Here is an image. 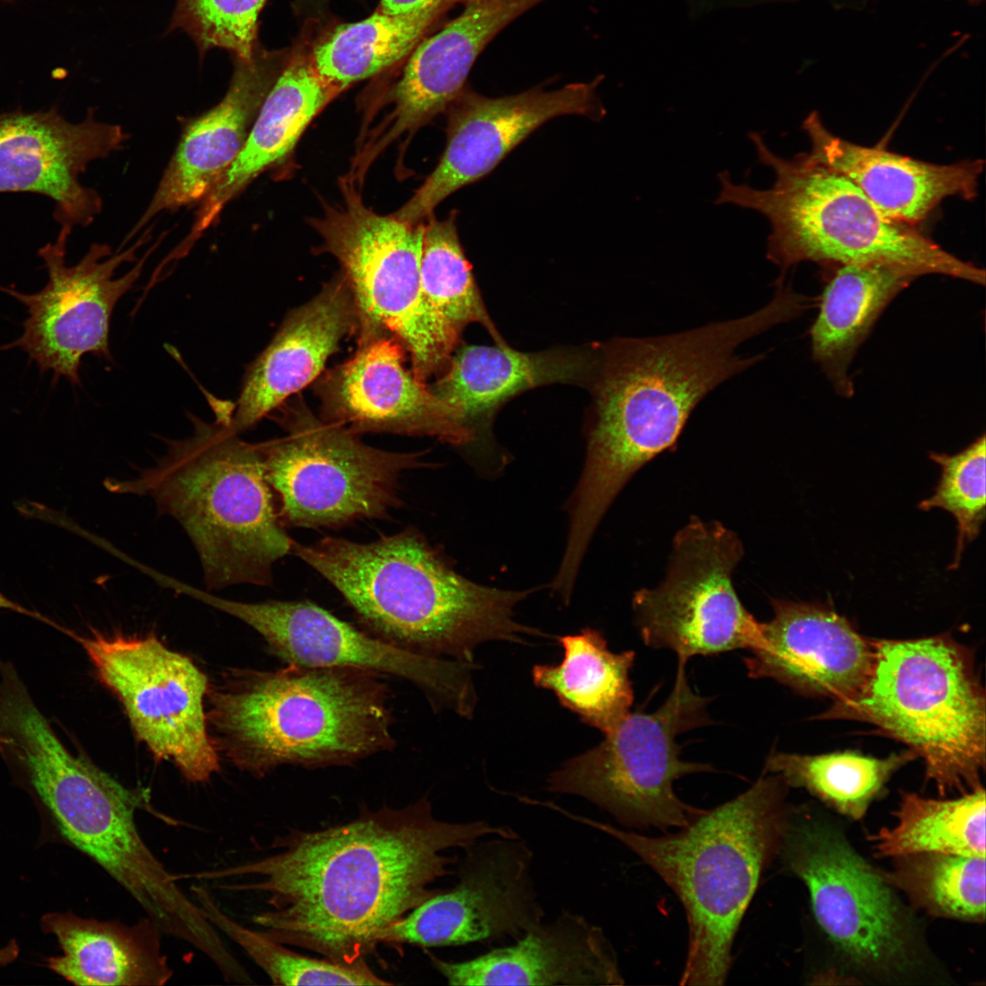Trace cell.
Listing matches in <instances>:
<instances>
[{
	"mask_svg": "<svg viewBox=\"0 0 986 986\" xmlns=\"http://www.w3.org/2000/svg\"><path fill=\"white\" fill-rule=\"evenodd\" d=\"M358 343L351 359L315 385L322 419L355 435H428L455 446L475 438V431L405 368V350L393 336Z\"/></svg>",
	"mask_w": 986,
	"mask_h": 986,
	"instance_id": "20",
	"label": "cell"
},
{
	"mask_svg": "<svg viewBox=\"0 0 986 986\" xmlns=\"http://www.w3.org/2000/svg\"><path fill=\"white\" fill-rule=\"evenodd\" d=\"M312 1H319L320 2V1H323V0H312Z\"/></svg>",
	"mask_w": 986,
	"mask_h": 986,
	"instance_id": "44",
	"label": "cell"
},
{
	"mask_svg": "<svg viewBox=\"0 0 986 986\" xmlns=\"http://www.w3.org/2000/svg\"><path fill=\"white\" fill-rule=\"evenodd\" d=\"M41 923L62 950L47 966L74 985L161 986L173 976L162 950L163 932L148 917L128 925L49 913Z\"/></svg>",
	"mask_w": 986,
	"mask_h": 986,
	"instance_id": "30",
	"label": "cell"
},
{
	"mask_svg": "<svg viewBox=\"0 0 986 986\" xmlns=\"http://www.w3.org/2000/svg\"><path fill=\"white\" fill-rule=\"evenodd\" d=\"M291 552L342 595L371 635L404 650L474 664L487 641L541 635L515 620L535 589L503 590L458 574L414 528L360 543L327 536Z\"/></svg>",
	"mask_w": 986,
	"mask_h": 986,
	"instance_id": "3",
	"label": "cell"
},
{
	"mask_svg": "<svg viewBox=\"0 0 986 986\" xmlns=\"http://www.w3.org/2000/svg\"><path fill=\"white\" fill-rule=\"evenodd\" d=\"M341 199L310 220L319 249L341 267L358 312L359 341L393 336L423 382L439 374L460 335L432 309L421 286L423 222L410 225L368 207L358 184L340 180Z\"/></svg>",
	"mask_w": 986,
	"mask_h": 986,
	"instance_id": "10",
	"label": "cell"
},
{
	"mask_svg": "<svg viewBox=\"0 0 986 986\" xmlns=\"http://www.w3.org/2000/svg\"><path fill=\"white\" fill-rule=\"evenodd\" d=\"M466 851L458 883L388 925L378 944L441 947L517 940L542 922L530 876L532 853L524 842L498 836Z\"/></svg>",
	"mask_w": 986,
	"mask_h": 986,
	"instance_id": "18",
	"label": "cell"
},
{
	"mask_svg": "<svg viewBox=\"0 0 986 986\" xmlns=\"http://www.w3.org/2000/svg\"><path fill=\"white\" fill-rule=\"evenodd\" d=\"M918 278L884 264L839 266L820 298L811 329L812 353L838 394L850 397L851 362L874 324L906 287Z\"/></svg>",
	"mask_w": 986,
	"mask_h": 986,
	"instance_id": "31",
	"label": "cell"
},
{
	"mask_svg": "<svg viewBox=\"0 0 986 986\" xmlns=\"http://www.w3.org/2000/svg\"><path fill=\"white\" fill-rule=\"evenodd\" d=\"M290 51L231 56L233 72L223 99L184 127L148 207L125 240L161 213L202 203L243 150L254 121Z\"/></svg>",
	"mask_w": 986,
	"mask_h": 986,
	"instance_id": "24",
	"label": "cell"
},
{
	"mask_svg": "<svg viewBox=\"0 0 986 986\" xmlns=\"http://www.w3.org/2000/svg\"><path fill=\"white\" fill-rule=\"evenodd\" d=\"M71 230L61 227L56 241L38 251L48 273L43 289L28 295L0 286L1 291L22 302L28 312L22 335L1 349L19 347L42 372L52 371L54 381L65 376L79 384L85 354L110 360L113 309L141 276L152 249L120 278L114 277L116 270L123 262L136 260V251L148 241V234L116 253L108 245L93 244L79 263L68 267L66 247Z\"/></svg>",
	"mask_w": 986,
	"mask_h": 986,
	"instance_id": "17",
	"label": "cell"
},
{
	"mask_svg": "<svg viewBox=\"0 0 986 986\" xmlns=\"http://www.w3.org/2000/svg\"><path fill=\"white\" fill-rule=\"evenodd\" d=\"M771 605L761 644L745 658L749 676L833 702L855 697L870 674L874 640L825 603L771 599Z\"/></svg>",
	"mask_w": 986,
	"mask_h": 986,
	"instance_id": "23",
	"label": "cell"
},
{
	"mask_svg": "<svg viewBox=\"0 0 986 986\" xmlns=\"http://www.w3.org/2000/svg\"><path fill=\"white\" fill-rule=\"evenodd\" d=\"M383 677L295 665L234 671L208 690L211 738L219 754L255 777L282 765L351 766L395 747Z\"/></svg>",
	"mask_w": 986,
	"mask_h": 986,
	"instance_id": "4",
	"label": "cell"
},
{
	"mask_svg": "<svg viewBox=\"0 0 986 986\" xmlns=\"http://www.w3.org/2000/svg\"><path fill=\"white\" fill-rule=\"evenodd\" d=\"M358 329L351 288L340 273L307 303L288 313L267 348L250 364L231 426L241 433L281 406L323 371L341 341Z\"/></svg>",
	"mask_w": 986,
	"mask_h": 986,
	"instance_id": "25",
	"label": "cell"
},
{
	"mask_svg": "<svg viewBox=\"0 0 986 986\" xmlns=\"http://www.w3.org/2000/svg\"><path fill=\"white\" fill-rule=\"evenodd\" d=\"M465 0H381L378 9L393 15L433 14L442 16L452 5Z\"/></svg>",
	"mask_w": 986,
	"mask_h": 986,
	"instance_id": "41",
	"label": "cell"
},
{
	"mask_svg": "<svg viewBox=\"0 0 986 986\" xmlns=\"http://www.w3.org/2000/svg\"><path fill=\"white\" fill-rule=\"evenodd\" d=\"M686 659L678 658L675 684L652 713L629 712L594 748L567 761L548 778V791L585 798L623 826L667 831L683 828L704 809L683 802L677 779L713 771L680 757L677 737L708 723V699L689 686Z\"/></svg>",
	"mask_w": 986,
	"mask_h": 986,
	"instance_id": "11",
	"label": "cell"
},
{
	"mask_svg": "<svg viewBox=\"0 0 986 986\" xmlns=\"http://www.w3.org/2000/svg\"><path fill=\"white\" fill-rule=\"evenodd\" d=\"M0 748L26 771L61 834L98 864L156 923L185 907L188 896L142 838L139 810L162 816L147 790L130 788L71 753L21 680L0 686Z\"/></svg>",
	"mask_w": 986,
	"mask_h": 986,
	"instance_id": "8",
	"label": "cell"
},
{
	"mask_svg": "<svg viewBox=\"0 0 986 986\" xmlns=\"http://www.w3.org/2000/svg\"><path fill=\"white\" fill-rule=\"evenodd\" d=\"M191 595L253 628L270 653L287 665L354 667L400 677L417 687L434 710L473 715L477 697L470 671L475 664L404 650L309 601L246 603L199 588Z\"/></svg>",
	"mask_w": 986,
	"mask_h": 986,
	"instance_id": "16",
	"label": "cell"
},
{
	"mask_svg": "<svg viewBox=\"0 0 986 986\" xmlns=\"http://www.w3.org/2000/svg\"><path fill=\"white\" fill-rule=\"evenodd\" d=\"M896 859L885 878L915 906L935 917L984 921V856L920 853Z\"/></svg>",
	"mask_w": 986,
	"mask_h": 986,
	"instance_id": "37",
	"label": "cell"
},
{
	"mask_svg": "<svg viewBox=\"0 0 986 986\" xmlns=\"http://www.w3.org/2000/svg\"><path fill=\"white\" fill-rule=\"evenodd\" d=\"M456 215L452 211L446 218L437 219L433 214L423 222L422 290L432 309L457 334L470 323H479L496 344H507L480 296L458 237Z\"/></svg>",
	"mask_w": 986,
	"mask_h": 986,
	"instance_id": "36",
	"label": "cell"
},
{
	"mask_svg": "<svg viewBox=\"0 0 986 986\" xmlns=\"http://www.w3.org/2000/svg\"><path fill=\"white\" fill-rule=\"evenodd\" d=\"M125 133L89 110L80 122L56 109L0 114V193H33L51 199L61 226H86L101 211L98 193L79 182L89 163L119 150Z\"/></svg>",
	"mask_w": 986,
	"mask_h": 986,
	"instance_id": "22",
	"label": "cell"
},
{
	"mask_svg": "<svg viewBox=\"0 0 986 986\" xmlns=\"http://www.w3.org/2000/svg\"><path fill=\"white\" fill-rule=\"evenodd\" d=\"M787 788L778 775L762 774L734 799L660 836L559 812L618 840L662 878L681 902L688 926L679 984L720 986L743 917L779 855L791 813Z\"/></svg>",
	"mask_w": 986,
	"mask_h": 986,
	"instance_id": "5",
	"label": "cell"
},
{
	"mask_svg": "<svg viewBox=\"0 0 986 986\" xmlns=\"http://www.w3.org/2000/svg\"><path fill=\"white\" fill-rule=\"evenodd\" d=\"M874 645L861 690L817 719L869 723L903 742L940 795L982 788L986 700L971 651L949 635Z\"/></svg>",
	"mask_w": 986,
	"mask_h": 986,
	"instance_id": "9",
	"label": "cell"
},
{
	"mask_svg": "<svg viewBox=\"0 0 986 986\" xmlns=\"http://www.w3.org/2000/svg\"><path fill=\"white\" fill-rule=\"evenodd\" d=\"M559 641L564 649L562 661L534 666L535 686L551 690L582 722L603 734L611 731L633 704L629 674L635 652L610 651L601 633L589 628Z\"/></svg>",
	"mask_w": 986,
	"mask_h": 986,
	"instance_id": "32",
	"label": "cell"
},
{
	"mask_svg": "<svg viewBox=\"0 0 986 986\" xmlns=\"http://www.w3.org/2000/svg\"><path fill=\"white\" fill-rule=\"evenodd\" d=\"M545 0H465L462 12L410 53L382 103L380 121L362 132L359 148L372 162L393 142L446 112L466 88L487 45L509 24Z\"/></svg>",
	"mask_w": 986,
	"mask_h": 986,
	"instance_id": "21",
	"label": "cell"
},
{
	"mask_svg": "<svg viewBox=\"0 0 986 986\" xmlns=\"http://www.w3.org/2000/svg\"><path fill=\"white\" fill-rule=\"evenodd\" d=\"M490 835L518 834L484 821L439 820L425 796L403 808L364 809L325 829L292 830L275 839V854L186 876H249L216 887L266 894L270 908L252 917L264 935L351 964L374 951L383 928L439 892L430 884L452 874L456 861L446 850H467Z\"/></svg>",
	"mask_w": 986,
	"mask_h": 986,
	"instance_id": "1",
	"label": "cell"
},
{
	"mask_svg": "<svg viewBox=\"0 0 986 986\" xmlns=\"http://www.w3.org/2000/svg\"><path fill=\"white\" fill-rule=\"evenodd\" d=\"M985 806L983 787L944 800L904 792L895 825L870 839L881 857L920 853L985 857Z\"/></svg>",
	"mask_w": 986,
	"mask_h": 986,
	"instance_id": "34",
	"label": "cell"
},
{
	"mask_svg": "<svg viewBox=\"0 0 986 986\" xmlns=\"http://www.w3.org/2000/svg\"><path fill=\"white\" fill-rule=\"evenodd\" d=\"M601 81L599 76L555 90L535 88L498 98L485 97L466 87L446 110V144L437 165L392 215L410 225L424 222L442 201L485 177L551 119L569 114L602 118L605 110L596 94Z\"/></svg>",
	"mask_w": 986,
	"mask_h": 986,
	"instance_id": "19",
	"label": "cell"
},
{
	"mask_svg": "<svg viewBox=\"0 0 986 986\" xmlns=\"http://www.w3.org/2000/svg\"><path fill=\"white\" fill-rule=\"evenodd\" d=\"M309 47L307 44L299 45L290 51L263 101L243 150L200 203L186 246L194 242L254 179L287 158L311 121L342 92L317 72Z\"/></svg>",
	"mask_w": 986,
	"mask_h": 986,
	"instance_id": "28",
	"label": "cell"
},
{
	"mask_svg": "<svg viewBox=\"0 0 986 986\" xmlns=\"http://www.w3.org/2000/svg\"><path fill=\"white\" fill-rule=\"evenodd\" d=\"M743 555L738 536L693 519L675 537L666 577L635 593L633 609L644 643L678 658L757 649L760 623L740 603L732 572Z\"/></svg>",
	"mask_w": 986,
	"mask_h": 986,
	"instance_id": "14",
	"label": "cell"
},
{
	"mask_svg": "<svg viewBox=\"0 0 986 986\" xmlns=\"http://www.w3.org/2000/svg\"><path fill=\"white\" fill-rule=\"evenodd\" d=\"M985 455L984 434L957 454H929L941 473L934 493L918 509H942L954 517L957 538L949 570L959 568L966 545L979 536L985 520Z\"/></svg>",
	"mask_w": 986,
	"mask_h": 986,
	"instance_id": "39",
	"label": "cell"
},
{
	"mask_svg": "<svg viewBox=\"0 0 986 986\" xmlns=\"http://www.w3.org/2000/svg\"><path fill=\"white\" fill-rule=\"evenodd\" d=\"M194 434L170 442L153 467L131 478H109L117 494L152 498L174 518L199 555L207 590L272 584L276 561L293 540L279 519L258 444L238 437L230 423L194 421Z\"/></svg>",
	"mask_w": 986,
	"mask_h": 986,
	"instance_id": "6",
	"label": "cell"
},
{
	"mask_svg": "<svg viewBox=\"0 0 986 986\" xmlns=\"http://www.w3.org/2000/svg\"><path fill=\"white\" fill-rule=\"evenodd\" d=\"M450 985H620L624 983L614 946L603 930L581 915L562 911L511 946L464 961L430 955Z\"/></svg>",
	"mask_w": 986,
	"mask_h": 986,
	"instance_id": "26",
	"label": "cell"
},
{
	"mask_svg": "<svg viewBox=\"0 0 986 986\" xmlns=\"http://www.w3.org/2000/svg\"><path fill=\"white\" fill-rule=\"evenodd\" d=\"M809 154L853 182L886 216L917 226L946 198L977 196L982 160L938 164L851 142L830 131L816 111L802 122Z\"/></svg>",
	"mask_w": 986,
	"mask_h": 986,
	"instance_id": "27",
	"label": "cell"
},
{
	"mask_svg": "<svg viewBox=\"0 0 986 986\" xmlns=\"http://www.w3.org/2000/svg\"><path fill=\"white\" fill-rule=\"evenodd\" d=\"M596 361L577 351L522 352L508 344L456 348L430 390L471 429L513 396L549 383L585 381Z\"/></svg>",
	"mask_w": 986,
	"mask_h": 986,
	"instance_id": "29",
	"label": "cell"
},
{
	"mask_svg": "<svg viewBox=\"0 0 986 986\" xmlns=\"http://www.w3.org/2000/svg\"><path fill=\"white\" fill-rule=\"evenodd\" d=\"M65 633L81 645L97 678L117 698L136 738L156 760L173 763L193 783L220 771L205 706L208 679L188 656L154 635Z\"/></svg>",
	"mask_w": 986,
	"mask_h": 986,
	"instance_id": "13",
	"label": "cell"
},
{
	"mask_svg": "<svg viewBox=\"0 0 986 986\" xmlns=\"http://www.w3.org/2000/svg\"><path fill=\"white\" fill-rule=\"evenodd\" d=\"M916 755L911 750L875 758L855 751L818 755L773 752L765 771L789 787L802 788L841 814L858 820L899 768Z\"/></svg>",
	"mask_w": 986,
	"mask_h": 986,
	"instance_id": "35",
	"label": "cell"
},
{
	"mask_svg": "<svg viewBox=\"0 0 986 986\" xmlns=\"http://www.w3.org/2000/svg\"><path fill=\"white\" fill-rule=\"evenodd\" d=\"M266 0H176L166 33L181 30L200 60L219 48L249 58L257 47L258 18Z\"/></svg>",
	"mask_w": 986,
	"mask_h": 986,
	"instance_id": "40",
	"label": "cell"
},
{
	"mask_svg": "<svg viewBox=\"0 0 986 986\" xmlns=\"http://www.w3.org/2000/svg\"><path fill=\"white\" fill-rule=\"evenodd\" d=\"M15 1L16 0H0V2H4V3H14Z\"/></svg>",
	"mask_w": 986,
	"mask_h": 986,
	"instance_id": "43",
	"label": "cell"
},
{
	"mask_svg": "<svg viewBox=\"0 0 986 986\" xmlns=\"http://www.w3.org/2000/svg\"><path fill=\"white\" fill-rule=\"evenodd\" d=\"M749 138L775 182L759 190L736 184L721 172L716 204L752 209L769 220L766 257L780 269L775 285L802 262L884 264L918 277L939 274L985 284L982 268L949 253L915 226L886 216L853 182L809 152L786 159L760 133L750 131Z\"/></svg>",
	"mask_w": 986,
	"mask_h": 986,
	"instance_id": "7",
	"label": "cell"
},
{
	"mask_svg": "<svg viewBox=\"0 0 986 986\" xmlns=\"http://www.w3.org/2000/svg\"><path fill=\"white\" fill-rule=\"evenodd\" d=\"M440 16L393 15L378 8L368 17L337 26L309 45L317 72L341 91L408 57Z\"/></svg>",
	"mask_w": 986,
	"mask_h": 986,
	"instance_id": "33",
	"label": "cell"
},
{
	"mask_svg": "<svg viewBox=\"0 0 986 986\" xmlns=\"http://www.w3.org/2000/svg\"><path fill=\"white\" fill-rule=\"evenodd\" d=\"M19 954V947L15 939L0 947V966L12 963Z\"/></svg>",
	"mask_w": 986,
	"mask_h": 986,
	"instance_id": "42",
	"label": "cell"
},
{
	"mask_svg": "<svg viewBox=\"0 0 986 986\" xmlns=\"http://www.w3.org/2000/svg\"><path fill=\"white\" fill-rule=\"evenodd\" d=\"M779 855L806 886L817 923L851 960L896 972L912 965L911 935L890 884L842 834L791 812Z\"/></svg>",
	"mask_w": 986,
	"mask_h": 986,
	"instance_id": "15",
	"label": "cell"
},
{
	"mask_svg": "<svg viewBox=\"0 0 986 986\" xmlns=\"http://www.w3.org/2000/svg\"><path fill=\"white\" fill-rule=\"evenodd\" d=\"M193 899L207 920L239 946L277 985H389L365 960L351 964L310 958L288 949L261 931L248 928L226 914L205 885L191 887Z\"/></svg>",
	"mask_w": 986,
	"mask_h": 986,
	"instance_id": "38",
	"label": "cell"
},
{
	"mask_svg": "<svg viewBox=\"0 0 986 986\" xmlns=\"http://www.w3.org/2000/svg\"><path fill=\"white\" fill-rule=\"evenodd\" d=\"M972 1H980V0H972Z\"/></svg>",
	"mask_w": 986,
	"mask_h": 986,
	"instance_id": "45",
	"label": "cell"
},
{
	"mask_svg": "<svg viewBox=\"0 0 986 986\" xmlns=\"http://www.w3.org/2000/svg\"><path fill=\"white\" fill-rule=\"evenodd\" d=\"M800 312L796 297L779 288L769 304L739 319L664 336L617 338L603 346L586 460L569 504L572 546L589 545L625 483L677 444L707 394L765 358L742 357L736 349Z\"/></svg>",
	"mask_w": 986,
	"mask_h": 986,
	"instance_id": "2",
	"label": "cell"
},
{
	"mask_svg": "<svg viewBox=\"0 0 986 986\" xmlns=\"http://www.w3.org/2000/svg\"><path fill=\"white\" fill-rule=\"evenodd\" d=\"M281 437L258 444L284 525L337 529L382 519L401 504L399 479L423 452H390L316 416L299 397L282 404Z\"/></svg>",
	"mask_w": 986,
	"mask_h": 986,
	"instance_id": "12",
	"label": "cell"
}]
</instances>
